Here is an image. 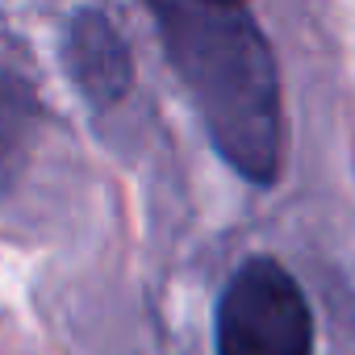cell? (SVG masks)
Instances as JSON below:
<instances>
[{
	"mask_svg": "<svg viewBox=\"0 0 355 355\" xmlns=\"http://www.w3.org/2000/svg\"><path fill=\"white\" fill-rule=\"evenodd\" d=\"M38 138V96L21 71L0 63V193H9L34 155Z\"/></svg>",
	"mask_w": 355,
	"mask_h": 355,
	"instance_id": "cell-4",
	"label": "cell"
},
{
	"mask_svg": "<svg viewBox=\"0 0 355 355\" xmlns=\"http://www.w3.org/2000/svg\"><path fill=\"white\" fill-rule=\"evenodd\" d=\"M146 9L218 155L251 184H276L284 163V105L263 30L243 5L146 0Z\"/></svg>",
	"mask_w": 355,
	"mask_h": 355,
	"instance_id": "cell-1",
	"label": "cell"
},
{
	"mask_svg": "<svg viewBox=\"0 0 355 355\" xmlns=\"http://www.w3.org/2000/svg\"><path fill=\"white\" fill-rule=\"evenodd\" d=\"M218 355H313V313L276 259H247L218 301Z\"/></svg>",
	"mask_w": 355,
	"mask_h": 355,
	"instance_id": "cell-2",
	"label": "cell"
},
{
	"mask_svg": "<svg viewBox=\"0 0 355 355\" xmlns=\"http://www.w3.org/2000/svg\"><path fill=\"white\" fill-rule=\"evenodd\" d=\"M63 67L96 109L117 105L134 84V59H130L125 38L117 34V26L105 13H92V9H84L67 21Z\"/></svg>",
	"mask_w": 355,
	"mask_h": 355,
	"instance_id": "cell-3",
	"label": "cell"
},
{
	"mask_svg": "<svg viewBox=\"0 0 355 355\" xmlns=\"http://www.w3.org/2000/svg\"><path fill=\"white\" fill-rule=\"evenodd\" d=\"M209 5H243V0H209Z\"/></svg>",
	"mask_w": 355,
	"mask_h": 355,
	"instance_id": "cell-5",
	"label": "cell"
}]
</instances>
